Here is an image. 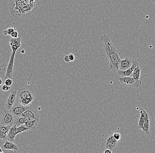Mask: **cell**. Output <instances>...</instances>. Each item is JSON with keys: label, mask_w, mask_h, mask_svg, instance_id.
I'll use <instances>...</instances> for the list:
<instances>
[{"label": "cell", "mask_w": 155, "mask_h": 153, "mask_svg": "<svg viewBox=\"0 0 155 153\" xmlns=\"http://www.w3.org/2000/svg\"><path fill=\"white\" fill-rule=\"evenodd\" d=\"M100 38L104 43V50L109 60L110 70L112 72L117 71L121 59L117 49L108 35L104 34Z\"/></svg>", "instance_id": "obj_1"}, {"label": "cell", "mask_w": 155, "mask_h": 153, "mask_svg": "<svg viewBox=\"0 0 155 153\" xmlns=\"http://www.w3.org/2000/svg\"><path fill=\"white\" fill-rule=\"evenodd\" d=\"M9 8L10 15L15 18H21L32 13L28 7L21 0H10Z\"/></svg>", "instance_id": "obj_2"}, {"label": "cell", "mask_w": 155, "mask_h": 153, "mask_svg": "<svg viewBox=\"0 0 155 153\" xmlns=\"http://www.w3.org/2000/svg\"><path fill=\"white\" fill-rule=\"evenodd\" d=\"M26 98H29L33 101L34 100L36 99V93L33 91L32 87L31 86L21 88L17 91L16 101Z\"/></svg>", "instance_id": "obj_3"}, {"label": "cell", "mask_w": 155, "mask_h": 153, "mask_svg": "<svg viewBox=\"0 0 155 153\" xmlns=\"http://www.w3.org/2000/svg\"><path fill=\"white\" fill-rule=\"evenodd\" d=\"M120 83L129 87H139L141 84L140 80H135L131 76H124L119 79Z\"/></svg>", "instance_id": "obj_4"}, {"label": "cell", "mask_w": 155, "mask_h": 153, "mask_svg": "<svg viewBox=\"0 0 155 153\" xmlns=\"http://www.w3.org/2000/svg\"><path fill=\"white\" fill-rule=\"evenodd\" d=\"M16 117L10 110L5 109L1 114L0 123L6 125H14Z\"/></svg>", "instance_id": "obj_5"}, {"label": "cell", "mask_w": 155, "mask_h": 153, "mask_svg": "<svg viewBox=\"0 0 155 153\" xmlns=\"http://www.w3.org/2000/svg\"><path fill=\"white\" fill-rule=\"evenodd\" d=\"M30 106H23L19 102H15L12 108L10 110V112L15 117L21 116L22 114L27 110H28Z\"/></svg>", "instance_id": "obj_6"}, {"label": "cell", "mask_w": 155, "mask_h": 153, "mask_svg": "<svg viewBox=\"0 0 155 153\" xmlns=\"http://www.w3.org/2000/svg\"><path fill=\"white\" fill-rule=\"evenodd\" d=\"M22 116L26 117L29 120H36L39 122L40 121V116L37 111L33 108L30 107L28 110L25 111Z\"/></svg>", "instance_id": "obj_7"}, {"label": "cell", "mask_w": 155, "mask_h": 153, "mask_svg": "<svg viewBox=\"0 0 155 153\" xmlns=\"http://www.w3.org/2000/svg\"><path fill=\"white\" fill-rule=\"evenodd\" d=\"M16 53L12 52L10 58V61L8 62L6 71L5 75V79H12L13 75V67H14V59H15Z\"/></svg>", "instance_id": "obj_8"}, {"label": "cell", "mask_w": 155, "mask_h": 153, "mask_svg": "<svg viewBox=\"0 0 155 153\" xmlns=\"http://www.w3.org/2000/svg\"><path fill=\"white\" fill-rule=\"evenodd\" d=\"M17 91L12 90L5 101V107L6 110H10L15 103L16 98Z\"/></svg>", "instance_id": "obj_9"}, {"label": "cell", "mask_w": 155, "mask_h": 153, "mask_svg": "<svg viewBox=\"0 0 155 153\" xmlns=\"http://www.w3.org/2000/svg\"><path fill=\"white\" fill-rule=\"evenodd\" d=\"M133 61V60L132 58L128 57L125 58L124 59L121 60L118 70L124 71L129 69L132 65Z\"/></svg>", "instance_id": "obj_10"}, {"label": "cell", "mask_w": 155, "mask_h": 153, "mask_svg": "<svg viewBox=\"0 0 155 153\" xmlns=\"http://www.w3.org/2000/svg\"><path fill=\"white\" fill-rule=\"evenodd\" d=\"M138 65H139V63H137V61L135 60H133V64L130 68L124 71L118 70L117 71V74L122 77L130 76L133 72L135 68Z\"/></svg>", "instance_id": "obj_11"}, {"label": "cell", "mask_w": 155, "mask_h": 153, "mask_svg": "<svg viewBox=\"0 0 155 153\" xmlns=\"http://www.w3.org/2000/svg\"><path fill=\"white\" fill-rule=\"evenodd\" d=\"M21 1L28 7L32 12L36 10L39 4V0H21Z\"/></svg>", "instance_id": "obj_12"}, {"label": "cell", "mask_w": 155, "mask_h": 153, "mask_svg": "<svg viewBox=\"0 0 155 153\" xmlns=\"http://www.w3.org/2000/svg\"><path fill=\"white\" fill-rule=\"evenodd\" d=\"M2 148L5 150H14L15 152L19 150L18 145L13 142L6 140L5 141L4 145H2Z\"/></svg>", "instance_id": "obj_13"}, {"label": "cell", "mask_w": 155, "mask_h": 153, "mask_svg": "<svg viewBox=\"0 0 155 153\" xmlns=\"http://www.w3.org/2000/svg\"><path fill=\"white\" fill-rule=\"evenodd\" d=\"M17 126L16 125H12L11 127L10 128L8 133L7 135V140L8 141L14 142L15 137L16 136V130Z\"/></svg>", "instance_id": "obj_14"}, {"label": "cell", "mask_w": 155, "mask_h": 153, "mask_svg": "<svg viewBox=\"0 0 155 153\" xmlns=\"http://www.w3.org/2000/svg\"><path fill=\"white\" fill-rule=\"evenodd\" d=\"M150 118H149V115L147 112H145V120L143 123L142 126V131L145 134H150Z\"/></svg>", "instance_id": "obj_15"}, {"label": "cell", "mask_w": 155, "mask_h": 153, "mask_svg": "<svg viewBox=\"0 0 155 153\" xmlns=\"http://www.w3.org/2000/svg\"><path fill=\"white\" fill-rule=\"evenodd\" d=\"M28 120L29 119L27 117L22 116V115L18 116V117H16L14 124L16 125L17 127H18L22 124H25Z\"/></svg>", "instance_id": "obj_16"}, {"label": "cell", "mask_w": 155, "mask_h": 153, "mask_svg": "<svg viewBox=\"0 0 155 153\" xmlns=\"http://www.w3.org/2000/svg\"><path fill=\"white\" fill-rule=\"evenodd\" d=\"M39 122L36 120H29L26 123L24 124L25 126L29 129V130L33 131L36 129L38 123Z\"/></svg>", "instance_id": "obj_17"}, {"label": "cell", "mask_w": 155, "mask_h": 153, "mask_svg": "<svg viewBox=\"0 0 155 153\" xmlns=\"http://www.w3.org/2000/svg\"><path fill=\"white\" fill-rule=\"evenodd\" d=\"M145 112L146 111L143 109V108L141 109V116L139 120V123H138V128L140 129H141L142 128L143 123L145 120Z\"/></svg>", "instance_id": "obj_18"}, {"label": "cell", "mask_w": 155, "mask_h": 153, "mask_svg": "<svg viewBox=\"0 0 155 153\" xmlns=\"http://www.w3.org/2000/svg\"><path fill=\"white\" fill-rule=\"evenodd\" d=\"M141 69L140 68L139 65H137L134 69L130 76L134 78L135 80H139L141 75Z\"/></svg>", "instance_id": "obj_19"}, {"label": "cell", "mask_w": 155, "mask_h": 153, "mask_svg": "<svg viewBox=\"0 0 155 153\" xmlns=\"http://www.w3.org/2000/svg\"><path fill=\"white\" fill-rule=\"evenodd\" d=\"M17 102L20 103L23 106H30L33 100L30 99L29 98H23L22 99L19 100L18 101H16Z\"/></svg>", "instance_id": "obj_20"}, {"label": "cell", "mask_w": 155, "mask_h": 153, "mask_svg": "<svg viewBox=\"0 0 155 153\" xmlns=\"http://www.w3.org/2000/svg\"><path fill=\"white\" fill-rule=\"evenodd\" d=\"M10 46L13 45H16L21 47V38L20 37L17 38H12L10 41Z\"/></svg>", "instance_id": "obj_21"}, {"label": "cell", "mask_w": 155, "mask_h": 153, "mask_svg": "<svg viewBox=\"0 0 155 153\" xmlns=\"http://www.w3.org/2000/svg\"><path fill=\"white\" fill-rule=\"evenodd\" d=\"M28 130H29V129L25 126L24 124H22L20 126L17 127L16 133V134H18L21 133L23 132H26Z\"/></svg>", "instance_id": "obj_22"}, {"label": "cell", "mask_w": 155, "mask_h": 153, "mask_svg": "<svg viewBox=\"0 0 155 153\" xmlns=\"http://www.w3.org/2000/svg\"><path fill=\"white\" fill-rule=\"evenodd\" d=\"M11 126L12 125H4V124L0 123V130L7 134Z\"/></svg>", "instance_id": "obj_23"}, {"label": "cell", "mask_w": 155, "mask_h": 153, "mask_svg": "<svg viewBox=\"0 0 155 153\" xmlns=\"http://www.w3.org/2000/svg\"><path fill=\"white\" fill-rule=\"evenodd\" d=\"M113 133L114 137L117 141H119V140H120L121 138V135L120 133L119 128H117L115 131H113Z\"/></svg>", "instance_id": "obj_24"}, {"label": "cell", "mask_w": 155, "mask_h": 153, "mask_svg": "<svg viewBox=\"0 0 155 153\" xmlns=\"http://www.w3.org/2000/svg\"><path fill=\"white\" fill-rule=\"evenodd\" d=\"M16 27H10L8 29H6L3 31V33L5 35H11L14 31H16Z\"/></svg>", "instance_id": "obj_25"}, {"label": "cell", "mask_w": 155, "mask_h": 153, "mask_svg": "<svg viewBox=\"0 0 155 153\" xmlns=\"http://www.w3.org/2000/svg\"><path fill=\"white\" fill-rule=\"evenodd\" d=\"M7 134L0 130V139L3 141H6L7 140Z\"/></svg>", "instance_id": "obj_26"}, {"label": "cell", "mask_w": 155, "mask_h": 153, "mask_svg": "<svg viewBox=\"0 0 155 153\" xmlns=\"http://www.w3.org/2000/svg\"><path fill=\"white\" fill-rule=\"evenodd\" d=\"M12 83L13 82H12V79H10V78L6 79L5 80V84L7 85L8 86H11L12 84Z\"/></svg>", "instance_id": "obj_27"}, {"label": "cell", "mask_w": 155, "mask_h": 153, "mask_svg": "<svg viewBox=\"0 0 155 153\" xmlns=\"http://www.w3.org/2000/svg\"><path fill=\"white\" fill-rule=\"evenodd\" d=\"M10 86H8L6 84L3 85L1 87V89L4 91H8L9 90H10Z\"/></svg>", "instance_id": "obj_28"}, {"label": "cell", "mask_w": 155, "mask_h": 153, "mask_svg": "<svg viewBox=\"0 0 155 153\" xmlns=\"http://www.w3.org/2000/svg\"><path fill=\"white\" fill-rule=\"evenodd\" d=\"M20 46H18V45H13L11 46V47L12 49V52H14L16 53L17 50L20 47Z\"/></svg>", "instance_id": "obj_29"}, {"label": "cell", "mask_w": 155, "mask_h": 153, "mask_svg": "<svg viewBox=\"0 0 155 153\" xmlns=\"http://www.w3.org/2000/svg\"><path fill=\"white\" fill-rule=\"evenodd\" d=\"M10 35L12 38H17L19 37V33L16 30L14 31Z\"/></svg>", "instance_id": "obj_30"}, {"label": "cell", "mask_w": 155, "mask_h": 153, "mask_svg": "<svg viewBox=\"0 0 155 153\" xmlns=\"http://www.w3.org/2000/svg\"><path fill=\"white\" fill-rule=\"evenodd\" d=\"M68 57L70 61H74V59H75V57H74V55L72 54H70L68 55Z\"/></svg>", "instance_id": "obj_31"}, {"label": "cell", "mask_w": 155, "mask_h": 153, "mask_svg": "<svg viewBox=\"0 0 155 153\" xmlns=\"http://www.w3.org/2000/svg\"><path fill=\"white\" fill-rule=\"evenodd\" d=\"M64 60L66 62H70V60H69V58L68 55H66V56L64 57Z\"/></svg>", "instance_id": "obj_32"}, {"label": "cell", "mask_w": 155, "mask_h": 153, "mask_svg": "<svg viewBox=\"0 0 155 153\" xmlns=\"http://www.w3.org/2000/svg\"><path fill=\"white\" fill-rule=\"evenodd\" d=\"M103 152L104 153H112V150L109 149H106L103 151Z\"/></svg>", "instance_id": "obj_33"}, {"label": "cell", "mask_w": 155, "mask_h": 153, "mask_svg": "<svg viewBox=\"0 0 155 153\" xmlns=\"http://www.w3.org/2000/svg\"><path fill=\"white\" fill-rule=\"evenodd\" d=\"M2 83H3V82H2V80H1V78H0V85H2Z\"/></svg>", "instance_id": "obj_34"}, {"label": "cell", "mask_w": 155, "mask_h": 153, "mask_svg": "<svg viewBox=\"0 0 155 153\" xmlns=\"http://www.w3.org/2000/svg\"><path fill=\"white\" fill-rule=\"evenodd\" d=\"M3 152H4L2 151V149H1V148L0 147V153H3Z\"/></svg>", "instance_id": "obj_35"}, {"label": "cell", "mask_w": 155, "mask_h": 153, "mask_svg": "<svg viewBox=\"0 0 155 153\" xmlns=\"http://www.w3.org/2000/svg\"><path fill=\"white\" fill-rule=\"evenodd\" d=\"M21 52L22 54H24V53H25V50H22L21 51Z\"/></svg>", "instance_id": "obj_36"}, {"label": "cell", "mask_w": 155, "mask_h": 153, "mask_svg": "<svg viewBox=\"0 0 155 153\" xmlns=\"http://www.w3.org/2000/svg\"><path fill=\"white\" fill-rule=\"evenodd\" d=\"M152 3L155 5V0H152Z\"/></svg>", "instance_id": "obj_37"}]
</instances>
